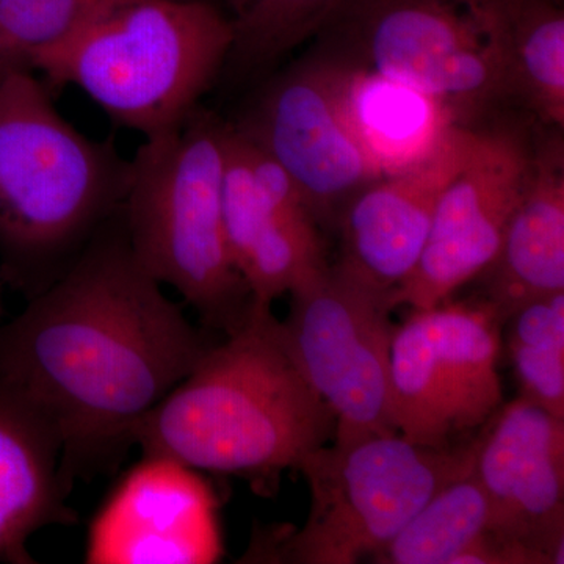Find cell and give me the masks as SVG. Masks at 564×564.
Here are the masks:
<instances>
[{"mask_svg":"<svg viewBox=\"0 0 564 564\" xmlns=\"http://www.w3.org/2000/svg\"><path fill=\"white\" fill-rule=\"evenodd\" d=\"M162 288L133 256L118 209L61 278L0 326V380L57 433L69 489L117 462L141 419L215 344Z\"/></svg>","mask_w":564,"mask_h":564,"instance_id":"6da1fadb","label":"cell"},{"mask_svg":"<svg viewBox=\"0 0 564 564\" xmlns=\"http://www.w3.org/2000/svg\"><path fill=\"white\" fill-rule=\"evenodd\" d=\"M336 430L307 383L269 304L254 303L236 332L141 419L133 445L199 470L258 477L296 469Z\"/></svg>","mask_w":564,"mask_h":564,"instance_id":"7a4b0ae2","label":"cell"},{"mask_svg":"<svg viewBox=\"0 0 564 564\" xmlns=\"http://www.w3.org/2000/svg\"><path fill=\"white\" fill-rule=\"evenodd\" d=\"M129 162L63 118L35 70L0 82V262L29 299L120 209Z\"/></svg>","mask_w":564,"mask_h":564,"instance_id":"3957f363","label":"cell"},{"mask_svg":"<svg viewBox=\"0 0 564 564\" xmlns=\"http://www.w3.org/2000/svg\"><path fill=\"white\" fill-rule=\"evenodd\" d=\"M232 43L231 20L212 0H109L41 52L33 70L151 137L198 109Z\"/></svg>","mask_w":564,"mask_h":564,"instance_id":"277c9868","label":"cell"},{"mask_svg":"<svg viewBox=\"0 0 564 564\" xmlns=\"http://www.w3.org/2000/svg\"><path fill=\"white\" fill-rule=\"evenodd\" d=\"M226 132L228 124L198 107L174 128L144 137L129 161L120 206L140 265L223 337L248 321L256 303L226 240Z\"/></svg>","mask_w":564,"mask_h":564,"instance_id":"5b68a950","label":"cell"},{"mask_svg":"<svg viewBox=\"0 0 564 564\" xmlns=\"http://www.w3.org/2000/svg\"><path fill=\"white\" fill-rule=\"evenodd\" d=\"M467 447H423L400 433L315 448L296 470L311 508L302 529L251 547L256 562L355 564L380 554L444 486L473 473Z\"/></svg>","mask_w":564,"mask_h":564,"instance_id":"8992f818","label":"cell"},{"mask_svg":"<svg viewBox=\"0 0 564 564\" xmlns=\"http://www.w3.org/2000/svg\"><path fill=\"white\" fill-rule=\"evenodd\" d=\"M314 51L429 93L459 126L514 109L499 35L480 0H343Z\"/></svg>","mask_w":564,"mask_h":564,"instance_id":"52a82bcc","label":"cell"},{"mask_svg":"<svg viewBox=\"0 0 564 564\" xmlns=\"http://www.w3.org/2000/svg\"><path fill=\"white\" fill-rule=\"evenodd\" d=\"M289 293L282 333L307 383L333 411L334 444L397 433L389 393L391 291L337 261Z\"/></svg>","mask_w":564,"mask_h":564,"instance_id":"ba28073f","label":"cell"},{"mask_svg":"<svg viewBox=\"0 0 564 564\" xmlns=\"http://www.w3.org/2000/svg\"><path fill=\"white\" fill-rule=\"evenodd\" d=\"M502 318L488 300L413 310L391 344V413L397 433L423 447L447 448L502 406Z\"/></svg>","mask_w":564,"mask_h":564,"instance_id":"9c48e42d","label":"cell"},{"mask_svg":"<svg viewBox=\"0 0 564 564\" xmlns=\"http://www.w3.org/2000/svg\"><path fill=\"white\" fill-rule=\"evenodd\" d=\"M519 111L473 126L469 155L437 203L413 273L391 292L393 307L440 306L496 259L532 169L541 124Z\"/></svg>","mask_w":564,"mask_h":564,"instance_id":"30bf717a","label":"cell"},{"mask_svg":"<svg viewBox=\"0 0 564 564\" xmlns=\"http://www.w3.org/2000/svg\"><path fill=\"white\" fill-rule=\"evenodd\" d=\"M234 128L288 172L318 226L336 228L345 204L381 177L345 118L339 65L317 51L267 82Z\"/></svg>","mask_w":564,"mask_h":564,"instance_id":"8fae6325","label":"cell"},{"mask_svg":"<svg viewBox=\"0 0 564 564\" xmlns=\"http://www.w3.org/2000/svg\"><path fill=\"white\" fill-rule=\"evenodd\" d=\"M221 195L229 252L256 302L272 306L328 263L321 226L295 182L232 124Z\"/></svg>","mask_w":564,"mask_h":564,"instance_id":"7c38bea8","label":"cell"},{"mask_svg":"<svg viewBox=\"0 0 564 564\" xmlns=\"http://www.w3.org/2000/svg\"><path fill=\"white\" fill-rule=\"evenodd\" d=\"M475 441L474 474L489 503V533L563 563L564 419L519 395Z\"/></svg>","mask_w":564,"mask_h":564,"instance_id":"4fadbf2b","label":"cell"},{"mask_svg":"<svg viewBox=\"0 0 564 564\" xmlns=\"http://www.w3.org/2000/svg\"><path fill=\"white\" fill-rule=\"evenodd\" d=\"M217 497L199 470L141 456L88 533L91 564H209L223 554Z\"/></svg>","mask_w":564,"mask_h":564,"instance_id":"5bb4252c","label":"cell"},{"mask_svg":"<svg viewBox=\"0 0 564 564\" xmlns=\"http://www.w3.org/2000/svg\"><path fill=\"white\" fill-rule=\"evenodd\" d=\"M473 137L474 128L456 124L432 158L356 193L336 223L339 261L378 288H399L417 265L437 203L466 162Z\"/></svg>","mask_w":564,"mask_h":564,"instance_id":"9a60e30c","label":"cell"},{"mask_svg":"<svg viewBox=\"0 0 564 564\" xmlns=\"http://www.w3.org/2000/svg\"><path fill=\"white\" fill-rule=\"evenodd\" d=\"M564 129L538 126L532 169L485 270L486 299L507 322L525 304L564 292Z\"/></svg>","mask_w":564,"mask_h":564,"instance_id":"2e32d148","label":"cell"},{"mask_svg":"<svg viewBox=\"0 0 564 564\" xmlns=\"http://www.w3.org/2000/svg\"><path fill=\"white\" fill-rule=\"evenodd\" d=\"M62 444L50 422L0 380V563L33 564L29 541L74 522Z\"/></svg>","mask_w":564,"mask_h":564,"instance_id":"e0dca14e","label":"cell"},{"mask_svg":"<svg viewBox=\"0 0 564 564\" xmlns=\"http://www.w3.org/2000/svg\"><path fill=\"white\" fill-rule=\"evenodd\" d=\"M337 65L345 118L381 177L432 158L458 124L451 109L429 93L373 70Z\"/></svg>","mask_w":564,"mask_h":564,"instance_id":"ac0fdd59","label":"cell"},{"mask_svg":"<svg viewBox=\"0 0 564 564\" xmlns=\"http://www.w3.org/2000/svg\"><path fill=\"white\" fill-rule=\"evenodd\" d=\"M499 35L511 101L544 126L564 129L562 0H480Z\"/></svg>","mask_w":564,"mask_h":564,"instance_id":"d6986e66","label":"cell"},{"mask_svg":"<svg viewBox=\"0 0 564 564\" xmlns=\"http://www.w3.org/2000/svg\"><path fill=\"white\" fill-rule=\"evenodd\" d=\"M489 503L473 473L434 494L375 563L458 564L489 532Z\"/></svg>","mask_w":564,"mask_h":564,"instance_id":"ffe728a7","label":"cell"},{"mask_svg":"<svg viewBox=\"0 0 564 564\" xmlns=\"http://www.w3.org/2000/svg\"><path fill=\"white\" fill-rule=\"evenodd\" d=\"M234 43L226 66L239 76L272 68L314 39L343 0H223Z\"/></svg>","mask_w":564,"mask_h":564,"instance_id":"44dd1931","label":"cell"},{"mask_svg":"<svg viewBox=\"0 0 564 564\" xmlns=\"http://www.w3.org/2000/svg\"><path fill=\"white\" fill-rule=\"evenodd\" d=\"M508 321L521 397L564 419V292L525 304Z\"/></svg>","mask_w":564,"mask_h":564,"instance_id":"7402d4cb","label":"cell"},{"mask_svg":"<svg viewBox=\"0 0 564 564\" xmlns=\"http://www.w3.org/2000/svg\"><path fill=\"white\" fill-rule=\"evenodd\" d=\"M109 0H0V82L33 70L41 52L65 39Z\"/></svg>","mask_w":564,"mask_h":564,"instance_id":"603a6c76","label":"cell"}]
</instances>
